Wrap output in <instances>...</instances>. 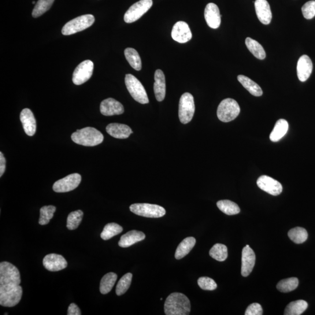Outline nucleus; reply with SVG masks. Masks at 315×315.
I'll return each mask as SVG.
<instances>
[{"label":"nucleus","instance_id":"f03ea898","mask_svg":"<svg viewBox=\"0 0 315 315\" xmlns=\"http://www.w3.org/2000/svg\"><path fill=\"white\" fill-rule=\"evenodd\" d=\"M191 302L187 296L174 292L166 298L164 311L166 315H187L191 312Z\"/></svg>","mask_w":315,"mask_h":315},{"label":"nucleus","instance_id":"2eb2a0df","mask_svg":"<svg viewBox=\"0 0 315 315\" xmlns=\"http://www.w3.org/2000/svg\"><path fill=\"white\" fill-rule=\"evenodd\" d=\"M100 110L106 116L119 115L124 112L123 105L113 98L103 100L100 105Z\"/></svg>","mask_w":315,"mask_h":315},{"label":"nucleus","instance_id":"79ce46f5","mask_svg":"<svg viewBox=\"0 0 315 315\" xmlns=\"http://www.w3.org/2000/svg\"><path fill=\"white\" fill-rule=\"evenodd\" d=\"M245 315H262L263 309L262 306L258 303H251L247 307Z\"/></svg>","mask_w":315,"mask_h":315},{"label":"nucleus","instance_id":"c9c22d12","mask_svg":"<svg viewBox=\"0 0 315 315\" xmlns=\"http://www.w3.org/2000/svg\"><path fill=\"white\" fill-rule=\"evenodd\" d=\"M84 213L82 211L79 210L73 211L69 215L67 220V228L70 230H74L79 227L82 221Z\"/></svg>","mask_w":315,"mask_h":315},{"label":"nucleus","instance_id":"bb28decb","mask_svg":"<svg viewBox=\"0 0 315 315\" xmlns=\"http://www.w3.org/2000/svg\"><path fill=\"white\" fill-rule=\"evenodd\" d=\"M308 304L303 300H298L289 303L285 308V315H300L304 312Z\"/></svg>","mask_w":315,"mask_h":315},{"label":"nucleus","instance_id":"423d86ee","mask_svg":"<svg viewBox=\"0 0 315 315\" xmlns=\"http://www.w3.org/2000/svg\"><path fill=\"white\" fill-rule=\"evenodd\" d=\"M240 107L235 100L227 98L224 99L220 103L217 109V116L221 121H231L238 116L240 113Z\"/></svg>","mask_w":315,"mask_h":315},{"label":"nucleus","instance_id":"7ed1b4c3","mask_svg":"<svg viewBox=\"0 0 315 315\" xmlns=\"http://www.w3.org/2000/svg\"><path fill=\"white\" fill-rule=\"evenodd\" d=\"M103 139L104 137L101 132L91 127L78 130L72 135L74 143L87 147L98 146L103 142Z\"/></svg>","mask_w":315,"mask_h":315},{"label":"nucleus","instance_id":"2f4dec72","mask_svg":"<svg viewBox=\"0 0 315 315\" xmlns=\"http://www.w3.org/2000/svg\"><path fill=\"white\" fill-rule=\"evenodd\" d=\"M211 258L218 262H224L228 257V249L225 244L217 243L214 244L209 252Z\"/></svg>","mask_w":315,"mask_h":315},{"label":"nucleus","instance_id":"c756f323","mask_svg":"<svg viewBox=\"0 0 315 315\" xmlns=\"http://www.w3.org/2000/svg\"><path fill=\"white\" fill-rule=\"evenodd\" d=\"M124 55L126 60L132 68L137 71H140L142 68V60L139 54L133 48H127L124 50Z\"/></svg>","mask_w":315,"mask_h":315},{"label":"nucleus","instance_id":"f3484780","mask_svg":"<svg viewBox=\"0 0 315 315\" xmlns=\"http://www.w3.org/2000/svg\"><path fill=\"white\" fill-rule=\"evenodd\" d=\"M205 18L207 25L211 28L217 29L221 24V15L218 6L214 3H209L205 10Z\"/></svg>","mask_w":315,"mask_h":315},{"label":"nucleus","instance_id":"b1692460","mask_svg":"<svg viewBox=\"0 0 315 315\" xmlns=\"http://www.w3.org/2000/svg\"><path fill=\"white\" fill-rule=\"evenodd\" d=\"M196 242V240L194 237H187L183 239L177 246L175 252V257L177 260L186 257L194 247Z\"/></svg>","mask_w":315,"mask_h":315},{"label":"nucleus","instance_id":"a878e982","mask_svg":"<svg viewBox=\"0 0 315 315\" xmlns=\"http://www.w3.org/2000/svg\"><path fill=\"white\" fill-rule=\"evenodd\" d=\"M238 80L239 83L243 85V87L249 91L252 95L261 96L263 95V91L261 87L250 79L249 78L243 75H239L238 76Z\"/></svg>","mask_w":315,"mask_h":315},{"label":"nucleus","instance_id":"20e7f679","mask_svg":"<svg viewBox=\"0 0 315 315\" xmlns=\"http://www.w3.org/2000/svg\"><path fill=\"white\" fill-rule=\"evenodd\" d=\"M95 18L91 14L84 15L69 21L62 29V34L68 36L75 34L91 27L94 23Z\"/></svg>","mask_w":315,"mask_h":315},{"label":"nucleus","instance_id":"412c9836","mask_svg":"<svg viewBox=\"0 0 315 315\" xmlns=\"http://www.w3.org/2000/svg\"><path fill=\"white\" fill-rule=\"evenodd\" d=\"M154 79V90L155 98L158 101L161 102L164 99L166 94L165 77L162 70H156L155 73Z\"/></svg>","mask_w":315,"mask_h":315},{"label":"nucleus","instance_id":"1a4fd4ad","mask_svg":"<svg viewBox=\"0 0 315 315\" xmlns=\"http://www.w3.org/2000/svg\"><path fill=\"white\" fill-rule=\"evenodd\" d=\"M153 5V0H140L130 7L124 16L126 23H133L140 19Z\"/></svg>","mask_w":315,"mask_h":315},{"label":"nucleus","instance_id":"9b49d317","mask_svg":"<svg viewBox=\"0 0 315 315\" xmlns=\"http://www.w3.org/2000/svg\"><path fill=\"white\" fill-rule=\"evenodd\" d=\"M81 176L79 173H73L58 180L54 183L53 191L57 193H66L76 189L81 183Z\"/></svg>","mask_w":315,"mask_h":315},{"label":"nucleus","instance_id":"aec40b11","mask_svg":"<svg viewBox=\"0 0 315 315\" xmlns=\"http://www.w3.org/2000/svg\"><path fill=\"white\" fill-rule=\"evenodd\" d=\"M312 70V62L308 55H302L299 58L297 64V76L299 80L301 82H305L309 79Z\"/></svg>","mask_w":315,"mask_h":315},{"label":"nucleus","instance_id":"4c0bfd02","mask_svg":"<svg viewBox=\"0 0 315 315\" xmlns=\"http://www.w3.org/2000/svg\"><path fill=\"white\" fill-rule=\"evenodd\" d=\"M55 210L56 208L53 206L42 207L40 210L39 224L45 225L49 224L50 220L54 216Z\"/></svg>","mask_w":315,"mask_h":315},{"label":"nucleus","instance_id":"72a5a7b5","mask_svg":"<svg viewBox=\"0 0 315 315\" xmlns=\"http://www.w3.org/2000/svg\"><path fill=\"white\" fill-rule=\"evenodd\" d=\"M299 281L297 278L291 277L280 281L277 285V290L281 292H291L298 287Z\"/></svg>","mask_w":315,"mask_h":315},{"label":"nucleus","instance_id":"5701e85b","mask_svg":"<svg viewBox=\"0 0 315 315\" xmlns=\"http://www.w3.org/2000/svg\"><path fill=\"white\" fill-rule=\"evenodd\" d=\"M146 238V235L143 232L133 230L122 235L118 242V246L121 247H129L137 242L142 241Z\"/></svg>","mask_w":315,"mask_h":315},{"label":"nucleus","instance_id":"0eeeda50","mask_svg":"<svg viewBox=\"0 0 315 315\" xmlns=\"http://www.w3.org/2000/svg\"><path fill=\"white\" fill-rule=\"evenodd\" d=\"M132 213L147 218H160L164 216L166 211L162 207L148 203L133 204L130 207Z\"/></svg>","mask_w":315,"mask_h":315},{"label":"nucleus","instance_id":"a211bd4d","mask_svg":"<svg viewBox=\"0 0 315 315\" xmlns=\"http://www.w3.org/2000/svg\"><path fill=\"white\" fill-rule=\"evenodd\" d=\"M256 13L258 19L263 24L269 25L272 19V14L269 3L267 0H256L255 3Z\"/></svg>","mask_w":315,"mask_h":315},{"label":"nucleus","instance_id":"6e6552de","mask_svg":"<svg viewBox=\"0 0 315 315\" xmlns=\"http://www.w3.org/2000/svg\"><path fill=\"white\" fill-rule=\"evenodd\" d=\"M195 112L194 98L193 95L186 92L181 95L179 101V117L181 123H189L194 117Z\"/></svg>","mask_w":315,"mask_h":315},{"label":"nucleus","instance_id":"393cba45","mask_svg":"<svg viewBox=\"0 0 315 315\" xmlns=\"http://www.w3.org/2000/svg\"><path fill=\"white\" fill-rule=\"evenodd\" d=\"M289 125L287 120L280 119L277 120L273 131L270 133V139L273 142H279L287 134Z\"/></svg>","mask_w":315,"mask_h":315},{"label":"nucleus","instance_id":"a19ab883","mask_svg":"<svg viewBox=\"0 0 315 315\" xmlns=\"http://www.w3.org/2000/svg\"><path fill=\"white\" fill-rule=\"evenodd\" d=\"M302 13L306 19H312L315 16V1L312 0L306 3L302 7Z\"/></svg>","mask_w":315,"mask_h":315},{"label":"nucleus","instance_id":"c03bdc74","mask_svg":"<svg viewBox=\"0 0 315 315\" xmlns=\"http://www.w3.org/2000/svg\"><path fill=\"white\" fill-rule=\"evenodd\" d=\"M6 168V160L4 155L1 152L0 153V177H2L5 173Z\"/></svg>","mask_w":315,"mask_h":315},{"label":"nucleus","instance_id":"a18cd8bd","mask_svg":"<svg viewBox=\"0 0 315 315\" xmlns=\"http://www.w3.org/2000/svg\"><path fill=\"white\" fill-rule=\"evenodd\" d=\"M32 3H33V5H35V2L34 1H33V2H32Z\"/></svg>","mask_w":315,"mask_h":315},{"label":"nucleus","instance_id":"9d476101","mask_svg":"<svg viewBox=\"0 0 315 315\" xmlns=\"http://www.w3.org/2000/svg\"><path fill=\"white\" fill-rule=\"evenodd\" d=\"M94 63L90 60H85L78 66L74 70L73 75V82L80 85L86 83L91 79L93 74Z\"/></svg>","mask_w":315,"mask_h":315},{"label":"nucleus","instance_id":"4468645a","mask_svg":"<svg viewBox=\"0 0 315 315\" xmlns=\"http://www.w3.org/2000/svg\"><path fill=\"white\" fill-rule=\"evenodd\" d=\"M43 264L50 272L60 271L68 266V262L62 256L54 254L46 255L43 259Z\"/></svg>","mask_w":315,"mask_h":315},{"label":"nucleus","instance_id":"4be33fe9","mask_svg":"<svg viewBox=\"0 0 315 315\" xmlns=\"http://www.w3.org/2000/svg\"><path fill=\"white\" fill-rule=\"evenodd\" d=\"M106 129L109 135L118 139H128L133 133L131 128L123 124L111 123L107 125Z\"/></svg>","mask_w":315,"mask_h":315},{"label":"nucleus","instance_id":"f704fd0d","mask_svg":"<svg viewBox=\"0 0 315 315\" xmlns=\"http://www.w3.org/2000/svg\"><path fill=\"white\" fill-rule=\"evenodd\" d=\"M123 229L120 225L116 223H109L105 225L101 233V237L103 240H109L113 236L119 234Z\"/></svg>","mask_w":315,"mask_h":315},{"label":"nucleus","instance_id":"f257e3e1","mask_svg":"<svg viewBox=\"0 0 315 315\" xmlns=\"http://www.w3.org/2000/svg\"><path fill=\"white\" fill-rule=\"evenodd\" d=\"M21 275L16 266L7 262L0 263V305L13 307L21 301Z\"/></svg>","mask_w":315,"mask_h":315},{"label":"nucleus","instance_id":"e433bc0d","mask_svg":"<svg viewBox=\"0 0 315 315\" xmlns=\"http://www.w3.org/2000/svg\"><path fill=\"white\" fill-rule=\"evenodd\" d=\"M54 2V0H38L32 11L33 17L38 18L42 16L51 8Z\"/></svg>","mask_w":315,"mask_h":315},{"label":"nucleus","instance_id":"7c9ffc66","mask_svg":"<svg viewBox=\"0 0 315 315\" xmlns=\"http://www.w3.org/2000/svg\"><path fill=\"white\" fill-rule=\"evenodd\" d=\"M217 206L222 213L228 216H232V215L238 214L240 213V210L238 205L230 200H220L217 202Z\"/></svg>","mask_w":315,"mask_h":315},{"label":"nucleus","instance_id":"f8f14e48","mask_svg":"<svg viewBox=\"0 0 315 315\" xmlns=\"http://www.w3.org/2000/svg\"><path fill=\"white\" fill-rule=\"evenodd\" d=\"M257 184L262 191L272 196H278L283 191L282 185L272 177L263 175L259 177Z\"/></svg>","mask_w":315,"mask_h":315},{"label":"nucleus","instance_id":"cd10ccee","mask_svg":"<svg viewBox=\"0 0 315 315\" xmlns=\"http://www.w3.org/2000/svg\"><path fill=\"white\" fill-rule=\"evenodd\" d=\"M117 279V274L114 273H109L102 277L100 283V292L102 294H107L112 290Z\"/></svg>","mask_w":315,"mask_h":315},{"label":"nucleus","instance_id":"37998d69","mask_svg":"<svg viewBox=\"0 0 315 315\" xmlns=\"http://www.w3.org/2000/svg\"><path fill=\"white\" fill-rule=\"evenodd\" d=\"M68 315H81V310L75 303H72L70 305L68 308Z\"/></svg>","mask_w":315,"mask_h":315},{"label":"nucleus","instance_id":"ea45409f","mask_svg":"<svg viewBox=\"0 0 315 315\" xmlns=\"http://www.w3.org/2000/svg\"><path fill=\"white\" fill-rule=\"evenodd\" d=\"M199 287L204 290L213 291L216 290L217 285L215 281L210 277H202L198 281Z\"/></svg>","mask_w":315,"mask_h":315},{"label":"nucleus","instance_id":"6ab92c4d","mask_svg":"<svg viewBox=\"0 0 315 315\" xmlns=\"http://www.w3.org/2000/svg\"><path fill=\"white\" fill-rule=\"evenodd\" d=\"M20 120L26 134L29 136L34 135L36 131V122L32 111L28 108L22 110Z\"/></svg>","mask_w":315,"mask_h":315},{"label":"nucleus","instance_id":"c85d7f7f","mask_svg":"<svg viewBox=\"0 0 315 315\" xmlns=\"http://www.w3.org/2000/svg\"><path fill=\"white\" fill-rule=\"evenodd\" d=\"M245 44L247 49L255 57L259 60H263L265 58L266 56L265 51L261 44L257 40L247 38L245 40Z\"/></svg>","mask_w":315,"mask_h":315},{"label":"nucleus","instance_id":"473e14b6","mask_svg":"<svg viewBox=\"0 0 315 315\" xmlns=\"http://www.w3.org/2000/svg\"><path fill=\"white\" fill-rule=\"evenodd\" d=\"M288 235L292 242L297 244L305 242L308 237L306 229L301 227L291 229L288 232Z\"/></svg>","mask_w":315,"mask_h":315},{"label":"nucleus","instance_id":"dca6fc26","mask_svg":"<svg viewBox=\"0 0 315 315\" xmlns=\"http://www.w3.org/2000/svg\"><path fill=\"white\" fill-rule=\"evenodd\" d=\"M256 262L255 252L250 246H245L242 252L241 274L247 277L253 270Z\"/></svg>","mask_w":315,"mask_h":315},{"label":"nucleus","instance_id":"58836bf2","mask_svg":"<svg viewBox=\"0 0 315 315\" xmlns=\"http://www.w3.org/2000/svg\"><path fill=\"white\" fill-rule=\"evenodd\" d=\"M133 274L132 273L125 274L118 281L116 288V293L118 296H120L128 291L132 283Z\"/></svg>","mask_w":315,"mask_h":315},{"label":"nucleus","instance_id":"ddd939ff","mask_svg":"<svg viewBox=\"0 0 315 315\" xmlns=\"http://www.w3.org/2000/svg\"><path fill=\"white\" fill-rule=\"evenodd\" d=\"M172 38L180 43H186L192 38V34L188 25L186 22L179 21L173 26L172 31Z\"/></svg>","mask_w":315,"mask_h":315},{"label":"nucleus","instance_id":"39448f33","mask_svg":"<svg viewBox=\"0 0 315 315\" xmlns=\"http://www.w3.org/2000/svg\"><path fill=\"white\" fill-rule=\"evenodd\" d=\"M125 84L129 93L136 101L142 104H147L149 103V99H148L145 88L136 77L132 74H126Z\"/></svg>","mask_w":315,"mask_h":315}]
</instances>
